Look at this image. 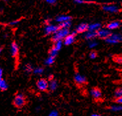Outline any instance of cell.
I'll return each mask as SVG.
<instances>
[{
    "mask_svg": "<svg viewBox=\"0 0 122 116\" xmlns=\"http://www.w3.org/2000/svg\"><path fill=\"white\" fill-rule=\"evenodd\" d=\"M112 34L111 31L108 30V29H100V30L97 31V37L100 38V39H106L108 37L110 36Z\"/></svg>",
    "mask_w": 122,
    "mask_h": 116,
    "instance_id": "6",
    "label": "cell"
},
{
    "mask_svg": "<svg viewBox=\"0 0 122 116\" xmlns=\"http://www.w3.org/2000/svg\"><path fill=\"white\" fill-rule=\"evenodd\" d=\"M72 17L69 15H58L56 17V21L58 23H61L63 22H66V21H71Z\"/></svg>",
    "mask_w": 122,
    "mask_h": 116,
    "instance_id": "13",
    "label": "cell"
},
{
    "mask_svg": "<svg viewBox=\"0 0 122 116\" xmlns=\"http://www.w3.org/2000/svg\"><path fill=\"white\" fill-rule=\"evenodd\" d=\"M48 116H59V112L57 110H52L49 113Z\"/></svg>",
    "mask_w": 122,
    "mask_h": 116,
    "instance_id": "29",
    "label": "cell"
},
{
    "mask_svg": "<svg viewBox=\"0 0 122 116\" xmlns=\"http://www.w3.org/2000/svg\"><path fill=\"white\" fill-rule=\"evenodd\" d=\"M2 50H3V48H2V47H1V46H0V54H1V52H2Z\"/></svg>",
    "mask_w": 122,
    "mask_h": 116,
    "instance_id": "37",
    "label": "cell"
},
{
    "mask_svg": "<svg viewBox=\"0 0 122 116\" xmlns=\"http://www.w3.org/2000/svg\"><path fill=\"white\" fill-rule=\"evenodd\" d=\"M2 76H3V70L0 67V78H2Z\"/></svg>",
    "mask_w": 122,
    "mask_h": 116,
    "instance_id": "35",
    "label": "cell"
},
{
    "mask_svg": "<svg viewBox=\"0 0 122 116\" xmlns=\"http://www.w3.org/2000/svg\"><path fill=\"white\" fill-rule=\"evenodd\" d=\"M88 25L85 23H82L79 24L77 26L75 32L76 33H86L88 31Z\"/></svg>",
    "mask_w": 122,
    "mask_h": 116,
    "instance_id": "12",
    "label": "cell"
},
{
    "mask_svg": "<svg viewBox=\"0 0 122 116\" xmlns=\"http://www.w3.org/2000/svg\"><path fill=\"white\" fill-rule=\"evenodd\" d=\"M116 102L117 104H122V97L119 98H117V99H116Z\"/></svg>",
    "mask_w": 122,
    "mask_h": 116,
    "instance_id": "34",
    "label": "cell"
},
{
    "mask_svg": "<svg viewBox=\"0 0 122 116\" xmlns=\"http://www.w3.org/2000/svg\"><path fill=\"white\" fill-rule=\"evenodd\" d=\"M73 1L77 4H83L85 3V1L84 0H73Z\"/></svg>",
    "mask_w": 122,
    "mask_h": 116,
    "instance_id": "33",
    "label": "cell"
},
{
    "mask_svg": "<svg viewBox=\"0 0 122 116\" xmlns=\"http://www.w3.org/2000/svg\"><path fill=\"white\" fill-rule=\"evenodd\" d=\"M26 97L23 93H17L13 100V105L17 109L23 108L26 105Z\"/></svg>",
    "mask_w": 122,
    "mask_h": 116,
    "instance_id": "2",
    "label": "cell"
},
{
    "mask_svg": "<svg viewBox=\"0 0 122 116\" xmlns=\"http://www.w3.org/2000/svg\"><path fill=\"white\" fill-rule=\"evenodd\" d=\"M91 116H102L101 115H100L98 113H93V114H92Z\"/></svg>",
    "mask_w": 122,
    "mask_h": 116,
    "instance_id": "36",
    "label": "cell"
},
{
    "mask_svg": "<svg viewBox=\"0 0 122 116\" xmlns=\"http://www.w3.org/2000/svg\"><path fill=\"white\" fill-rule=\"evenodd\" d=\"M102 27V25L100 23H94L92 24L88 25V31H94V32H97L100 30Z\"/></svg>",
    "mask_w": 122,
    "mask_h": 116,
    "instance_id": "16",
    "label": "cell"
},
{
    "mask_svg": "<svg viewBox=\"0 0 122 116\" xmlns=\"http://www.w3.org/2000/svg\"><path fill=\"white\" fill-rule=\"evenodd\" d=\"M8 89V84L7 83L5 80L2 78L1 82V86H0V90L5 91Z\"/></svg>",
    "mask_w": 122,
    "mask_h": 116,
    "instance_id": "21",
    "label": "cell"
},
{
    "mask_svg": "<svg viewBox=\"0 0 122 116\" xmlns=\"http://www.w3.org/2000/svg\"><path fill=\"white\" fill-rule=\"evenodd\" d=\"M114 96L116 98H119L122 97V87L117 88L116 90L115 91V93H114Z\"/></svg>",
    "mask_w": 122,
    "mask_h": 116,
    "instance_id": "25",
    "label": "cell"
},
{
    "mask_svg": "<svg viewBox=\"0 0 122 116\" xmlns=\"http://www.w3.org/2000/svg\"><path fill=\"white\" fill-rule=\"evenodd\" d=\"M59 27L61 29H69V27L71 26V21L63 22V23H59Z\"/></svg>",
    "mask_w": 122,
    "mask_h": 116,
    "instance_id": "19",
    "label": "cell"
},
{
    "mask_svg": "<svg viewBox=\"0 0 122 116\" xmlns=\"http://www.w3.org/2000/svg\"><path fill=\"white\" fill-rule=\"evenodd\" d=\"M115 60L116 62H117L119 64H121L122 63V57H117L115 58Z\"/></svg>",
    "mask_w": 122,
    "mask_h": 116,
    "instance_id": "31",
    "label": "cell"
},
{
    "mask_svg": "<svg viewBox=\"0 0 122 116\" xmlns=\"http://www.w3.org/2000/svg\"><path fill=\"white\" fill-rule=\"evenodd\" d=\"M45 1L47 3H49V4L53 5V4H55V3L57 2V0H45Z\"/></svg>",
    "mask_w": 122,
    "mask_h": 116,
    "instance_id": "32",
    "label": "cell"
},
{
    "mask_svg": "<svg viewBox=\"0 0 122 116\" xmlns=\"http://www.w3.org/2000/svg\"><path fill=\"white\" fill-rule=\"evenodd\" d=\"M44 72V69L42 67H36V68H34L33 70V73L34 74H36V75H40V74H42Z\"/></svg>",
    "mask_w": 122,
    "mask_h": 116,
    "instance_id": "23",
    "label": "cell"
},
{
    "mask_svg": "<svg viewBox=\"0 0 122 116\" xmlns=\"http://www.w3.org/2000/svg\"><path fill=\"white\" fill-rule=\"evenodd\" d=\"M74 80L79 85H82L86 82V78L85 76L79 73H76L74 76Z\"/></svg>",
    "mask_w": 122,
    "mask_h": 116,
    "instance_id": "9",
    "label": "cell"
},
{
    "mask_svg": "<svg viewBox=\"0 0 122 116\" xmlns=\"http://www.w3.org/2000/svg\"><path fill=\"white\" fill-rule=\"evenodd\" d=\"M10 51H11V56L14 58H16L19 56V47L17 44L16 42L13 41L11 45V48H10Z\"/></svg>",
    "mask_w": 122,
    "mask_h": 116,
    "instance_id": "11",
    "label": "cell"
},
{
    "mask_svg": "<svg viewBox=\"0 0 122 116\" xmlns=\"http://www.w3.org/2000/svg\"><path fill=\"white\" fill-rule=\"evenodd\" d=\"M55 62V58L53 57H51V56H49L45 60V64L46 66H50L52 65Z\"/></svg>",
    "mask_w": 122,
    "mask_h": 116,
    "instance_id": "20",
    "label": "cell"
},
{
    "mask_svg": "<svg viewBox=\"0 0 122 116\" xmlns=\"http://www.w3.org/2000/svg\"><path fill=\"white\" fill-rule=\"evenodd\" d=\"M20 22V21L19 20H15V21H11L10 23H9V25L11 26H14L17 25L18 23Z\"/></svg>",
    "mask_w": 122,
    "mask_h": 116,
    "instance_id": "30",
    "label": "cell"
},
{
    "mask_svg": "<svg viewBox=\"0 0 122 116\" xmlns=\"http://www.w3.org/2000/svg\"><path fill=\"white\" fill-rule=\"evenodd\" d=\"M59 29L60 27L58 25H56L54 24H51V23H48L44 27V33L46 35H54Z\"/></svg>",
    "mask_w": 122,
    "mask_h": 116,
    "instance_id": "5",
    "label": "cell"
},
{
    "mask_svg": "<svg viewBox=\"0 0 122 116\" xmlns=\"http://www.w3.org/2000/svg\"><path fill=\"white\" fill-rule=\"evenodd\" d=\"M63 45V41H58L54 43V45L53 46L54 48H56V50L58 51H60L61 50V48H62Z\"/></svg>",
    "mask_w": 122,
    "mask_h": 116,
    "instance_id": "22",
    "label": "cell"
},
{
    "mask_svg": "<svg viewBox=\"0 0 122 116\" xmlns=\"http://www.w3.org/2000/svg\"><path fill=\"white\" fill-rule=\"evenodd\" d=\"M75 33L76 32H73L72 33H70V34L68 35L67 37H65V39H63V45H65L66 46H69L72 45L75 41V38H76Z\"/></svg>",
    "mask_w": 122,
    "mask_h": 116,
    "instance_id": "7",
    "label": "cell"
},
{
    "mask_svg": "<svg viewBox=\"0 0 122 116\" xmlns=\"http://www.w3.org/2000/svg\"><path fill=\"white\" fill-rule=\"evenodd\" d=\"M1 80H2V78H0V86H1Z\"/></svg>",
    "mask_w": 122,
    "mask_h": 116,
    "instance_id": "38",
    "label": "cell"
},
{
    "mask_svg": "<svg viewBox=\"0 0 122 116\" xmlns=\"http://www.w3.org/2000/svg\"><path fill=\"white\" fill-rule=\"evenodd\" d=\"M102 9L104 12L111 13H116L119 12V8L116 5H105L102 7Z\"/></svg>",
    "mask_w": 122,
    "mask_h": 116,
    "instance_id": "8",
    "label": "cell"
},
{
    "mask_svg": "<svg viewBox=\"0 0 122 116\" xmlns=\"http://www.w3.org/2000/svg\"><path fill=\"white\" fill-rule=\"evenodd\" d=\"M121 25V23L119 21H112L110 23H108L107 25V29L110 31L112 30H115L116 29L119 28V27Z\"/></svg>",
    "mask_w": 122,
    "mask_h": 116,
    "instance_id": "14",
    "label": "cell"
},
{
    "mask_svg": "<svg viewBox=\"0 0 122 116\" xmlns=\"http://www.w3.org/2000/svg\"><path fill=\"white\" fill-rule=\"evenodd\" d=\"M69 34H70V32H69V29L60 28L53 35V36L51 37V40L54 43L58 41H63L65 37Z\"/></svg>",
    "mask_w": 122,
    "mask_h": 116,
    "instance_id": "1",
    "label": "cell"
},
{
    "mask_svg": "<svg viewBox=\"0 0 122 116\" xmlns=\"http://www.w3.org/2000/svg\"><path fill=\"white\" fill-rule=\"evenodd\" d=\"M58 52L59 51L56 50V48H54V46L50 49V51L49 52V56H51V57H53L54 58H56V57L57 56V54H58Z\"/></svg>",
    "mask_w": 122,
    "mask_h": 116,
    "instance_id": "26",
    "label": "cell"
},
{
    "mask_svg": "<svg viewBox=\"0 0 122 116\" xmlns=\"http://www.w3.org/2000/svg\"><path fill=\"white\" fill-rule=\"evenodd\" d=\"M36 87L40 91L45 92L49 88V83L47 80L44 78H40L36 82Z\"/></svg>",
    "mask_w": 122,
    "mask_h": 116,
    "instance_id": "4",
    "label": "cell"
},
{
    "mask_svg": "<svg viewBox=\"0 0 122 116\" xmlns=\"http://www.w3.org/2000/svg\"><path fill=\"white\" fill-rule=\"evenodd\" d=\"M57 87H58V83L56 80H51L49 83V90L51 92H54L57 90Z\"/></svg>",
    "mask_w": 122,
    "mask_h": 116,
    "instance_id": "17",
    "label": "cell"
},
{
    "mask_svg": "<svg viewBox=\"0 0 122 116\" xmlns=\"http://www.w3.org/2000/svg\"><path fill=\"white\" fill-rule=\"evenodd\" d=\"M91 96L96 100H98L102 98V92L98 88H92L90 91Z\"/></svg>",
    "mask_w": 122,
    "mask_h": 116,
    "instance_id": "10",
    "label": "cell"
},
{
    "mask_svg": "<svg viewBox=\"0 0 122 116\" xmlns=\"http://www.w3.org/2000/svg\"><path fill=\"white\" fill-rule=\"evenodd\" d=\"M33 70H34V68H33V66L30 64H26L24 66V70L26 73H30L32 72H33Z\"/></svg>",
    "mask_w": 122,
    "mask_h": 116,
    "instance_id": "24",
    "label": "cell"
},
{
    "mask_svg": "<svg viewBox=\"0 0 122 116\" xmlns=\"http://www.w3.org/2000/svg\"><path fill=\"white\" fill-rule=\"evenodd\" d=\"M3 1H8V0H3Z\"/></svg>",
    "mask_w": 122,
    "mask_h": 116,
    "instance_id": "39",
    "label": "cell"
},
{
    "mask_svg": "<svg viewBox=\"0 0 122 116\" xmlns=\"http://www.w3.org/2000/svg\"></svg>",
    "mask_w": 122,
    "mask_h": 116,
    "instance_id": "40",
    "label": "cell"
},
{
    "mask_svg": "<svg viewBox=\"0 0 122 116\" xmlns=\"http://www.w3.org/2000/svg\"><path fill=\"white\" fill-rule=\"evenodd\" d=\"M97 57V53L95 51H91L89 54V57L91 59H95Z\"/></svg>",
    "mask_w": 122,
    "mask_h": 116,
    "instance_id": "28",
    "label": "cell"
},
{
    "mask_svg": "<svg viewBox=\"0 0 122 116\" xmlns=\"http://www.w3.org/2000/svg\"><path fill=\"white\" fill-rule=\"evenodd\" d=\"M84 37L86 40L91 41L94 40L97 37V32H94V31H87L86 33H85Z\"/></svg>",
    "mask_w": 122,
    "mask_h": 116,
    "instance_id": "15",
    "label": "cell"
},
{
    "mask_svg": "<svg viewBox=\"0 0 122 116\" xmlns=\"http://www.w3.org/2000/svg\"><path fill=\"white\" fill-rule=\"evenodd\" d=\"M98 43H97L96 41L94 40H91V41H89V43H88V47L90 48H95L96 46H97Z\"/></svg>",
    "mask_w": 122,
    "mask_h": 116,
    "instance_id": "27",
    "label": "cell"
},
{
    "mask_svg": "<svg viewBox=\"0 0 122 116\" xmlns=\"http://www.w3.org/2000/svg\"><path fill=\"white\" fill-rule=\"evenodd\" d=\"M106 42L110 45H115L121 43L122 41V35L119 33H112L108 39L105 40Z\"/></svg>",
    "mask_w": 122,
    "mask_h": 116,
    "instance_id": "3",
    "label": "cell"
},
{
    "mask_svg": "<svg viewBox=\"0 0 122 116\" xmlns=\"http://www.w3.org/2000/svg\"><path fill=\"white\" fill-rule=\"evenodd\" d=\"M110 110L114 112H119L122 111V104L113 105L110 107Z\"/></svg>",
    "mask_w": 122,
    "mask_h": 116,
    "instance_id": "18",
    "label": "cell"
}]
</instances>
